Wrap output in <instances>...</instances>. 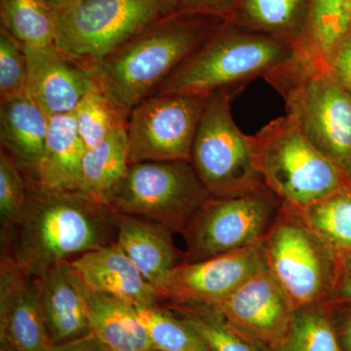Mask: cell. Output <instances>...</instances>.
<instances>
[{
  "label": "cell",
  "instance_id": "19",
  "mask_svg": "<svg viewBox=\"0 0 351 351\" xmlns=\"http://www.w3.org/2000/svg\"><path fill=\"white\" fill-rule=\"evenodd\" d=\"M117 244L154 287L168 272L184 262V254L173 240L174 233L165 226L117 212Z\"/></svg>",
  "mask_w": 351,
  "mask_h": 351
},
{
  "label": "cell",
  "instance_id": "13",
  "mask_svg": "<svg viewBox=\"0 0 351 351\" xmlns=\"http://www.w3.org/2000/svg\"><path fill=\"white\" fill-rule=\"evenodd\" d=\"M208 307L260 351H274L283 343L295 311L267 269L252 276L226 299Z\"/></svg>",
  "mask_w": 351,
  "mask_h": 351
},
{
  "label": "cell",
  "instance_id": "38",
  "mask_svg": "<svg viewBox=\"0 0 351 351\" xmlns=\"http://www.w3.org/2000/svg\"><path fill=\"white\" fill-rule=\"evenodd\" d=\"M80 1H83V0H47L51 8H52L55 12L75 5V4Z\"/></svg>",
  "mask_w": 351,
  "mask_h": 351
},
{
  "label": "cell",
  "instance_id": "20",
  "mask_svg": "<svg viewBox=\"0 0 351 351\" xmlns=\"http://www.w3.org/2000/svg\"><path fill=\"white\" fill-rule=\"evenodd\" d=\"M311 3V0H237L223 21L295 51L306 34Z\"/></svg>",
  "mask_w": 351,
  "mask_h": 351
},
{
  "label": "cell",
  "instance_id": "22",
  "mask_svg": "<svg viewBox=\"0 0 351 351\" xmlns=\"http://www.w3.org/2000/svg\"><path fill=\"white\" fill-rule=\"evenodd\" d=\"M86 300L91 334L106 350L144 351L154 348L135 306L88 289Z\"/></svg>",
  "mask_w": 351,
  "mask_h": 351
},
{
  "label": "cell",
  "instance_id": "7",
  "mask_svg": "<svg viewBox=\"0 0 351 351\" xmlns=\"http://www.w3.org/2000/svg\"><path fill=\"white\" fill-rule=\"evenodd\" d=\"M211 197L191 162L147 161L131 164L105 202L117 213L149 219L182 234Z\"/></svg>",
  "mask_w": 351,
  "mask_h": 351
},
{
  "label": "cell",
  "instance_id": "3",
  "mask_svg": "<svg viewBox=\"0 0 351 351\" xmlns=\"http://www.w3.org/2000/svg\"><path fill=\"white\" fill-rule=\"evenodd\" d=\"M294 54L287 44L223 21L156 94L210 98L219 90L241 91L257 78L267 80Z\"/></svg>",
  "mask_w": 351,
  "mask_h": 351
},
{
  "label": "cell",
  "instance_id": "31",
  "mask_svg": "<svg viewBox=\"0 0 351 351\" xmlns=\"http://www.w3.org/2000/svg\"><path fill=\"white\" fill-rule=\"evenodd\" d=\"M29 186L17 164L4 149H0V221L1 239L12 232L22 216Z\"/></svg>",
  "mask_w": 351,
  "mask_h": 351
},
{
  "label": "cell",
  "instance_id": "4",
  "mask_svg": "<svg viewBox=\"0 0 351 351\" xmlns=\"http://www.w3.org/2000/svg\"><path fill=\"white\" fill-rule=\"evenodd\" d=\"M263 184L282 204L297 211L350 186L346 176L286 114L250 136Z\"/></svg>",
  "mask_w": 351,
  "mask_h": 351
},
{
  "label": "cell",
  "instance_id": "9",
  "mask_svg": "<svg viewBox=\"0 0 351 351\" xmlns=\"http://www.w3.org/2000/svg\"><path fill=\"white\" fill-rule=\"evenodd\" d=\"M262 245L267 269L295 309L331 301L339 258L297 214L282 208Z\"/></svg>",
  "mask_w": 351,
  "mask_h": 351
},
{
  "label": "cell",
  "instance_id": "15",
  "mask_svg": "<svg viewBox=\"0 0 351 351\" xmlns=\"http://www.w3.org/2000/svg\"><path fill=\"white\" fill-rule=\"evenodd\" d=\"M0 341L16 351H47L53 345L36 277L6 256L0 260Z\"/></svg>",
  "mask_w": 351,
  "mask_h": 351
},
{
  "label": "cell",
  "instance_id": "25",
  "mask_svg": "<svg viewBox=\"0 0 351 351\" xmlns=\"http://www.w3.org/2000/svg\"><path fill=\"white\" fill-rule=\"evenodd\" d=\"M291 212L297 214L339 260L351 255V184Z\"/></svg>",
  "mask_w": 351,
  "mask_h": 351
},
{
  "label": "cell",
  "instance_id": "5",
  "mask_svg": "<svg viewBox=\"0 0 351 351\" xmlns=\"http://www.w3.org/2000/svg\"><path fill=\"white\" fill-rule=\"evenodd\" d=\"M283 97L287 114L304 137L343 171L351 184V94L330 71L294 56L267 78Z\"/></svg>",
  "mask_w": 351,
  "mask_h": 351
},
{
  "label": "cell",
  "instance_id": "21",
  "mask_svg": "<svg viewBox=\"0 0 351 351\" xmlns=\"http://www.w3.org/2000/svg\"><path fill=\"white\" fill-rule=\"evenodd\" d=\"M86 149L73 112L50 117L36 188L53 191H80Z\"/></svg>",
  "mask_w": 351,
  "mask_h": 351
},
{
  "label": "cell",
  "instance_id": "36",
  "mask_svg": "<svg viewBox=\"0 0 351 351\" xmlns=\"http://www.w3.org/2000/svg\"><path fill=\"white\" fill-rule=\"evenodd\" d=\"M328 306L331 308L341 350L351 351V304Z\"/></svg>",
  "mask_w": 351,
  "mask_h": 351
},
{
  "label": "cell",
  "instance_id": "2",
  "mask_svg": "<svg viewBox=\"0 0 351 351\" xmlns=\"http://www.w3.org/2000/svg\"><path fill=\"white\" fill-rule=\"evenodd\" d=\"M223 21L178 12L159 20L92 69L99 89L130 114L159 91Z\"/></svg>",
  "mask_w": 351,
  "mask_h": 351
},
{
  "label": "cell",
  "instance_id": "8",
  "mask_svg": "<svg viewBox=\"0 0 351 351\" xmlns=\"http://www.w3.org/2000/svg\"><path fill=\"white\" fill-rule=\"evenodd\" d=\"M239 92L219 90L208 99L193 145L191 164L213 197H237L265 188L250 136L232 117V101Z\"/></svg>",
  "mask_w": 351,
  "mask_h": 351
},
{
  "label": "cell",
  "instance_id": "28",
  "mask_svg": "<svg viewBox=\"0 0 351 351\" xmlns=\"http://www.w3.org/2000/svg\"><path fill=\"white\" fill-rule=\"evenodd\" d=\"M135 307L154 348L161 351H211L193 328L164 304Z\"/></svg>",
  "mask_w": 351,
  "mask_h": 351
},
{
  "label": "cell",
  "instance_id": "39",
  "mask_svg": "<svg viewBox=\"0 0 351 351\" xmlns=\"http://www.w3.org/2000/svg\"><path fill=\"white\" fill-rule=\"evenodd\" d=\"M0 351H16V350H11V348H4V346H1V350H0Z\"/></svg>",
  "mask_w": 351,
  "mask_h": 351
},
{
  "label": "cell",
  "instance_id": "37",
  "mask_svg": "<svg viewBox=\"0 0 351 351\" xmlns=\"http://www.w3.org/2000/svg\"><path fill=\"white\" fill-rule=\"evenodd\" d=\"M47 351H108L99 343L93 335L83 337L75 341L63 343H55Z\"/></svg>",
  "mask_w": 351,
  "mask_h": 351
},
{
  "label": "cell",
  "instance_id": "1",
  "mask_svg": "<svg viewBox=\"0 0 351 351\" xmlns=\"http://www.w3.org/2000/svg\"><path fill=\"white\" fill-rule=\"evenodd\" d=\"M117 212L82 191H29L24 211L5 239L1 256L34 277L62 263L115 243Z\"/></svg>",
  "mask_w": 351,
  "mask_h": 351
},
{
  "label": "cell",
  "instance_id": "24",
  "mask_svg": "<svg viewBox=\"0 0 351 351\" xmlns=\"http://www.w3.org/2000/svg\"><path fill=\"white\" fill-rule=\"evenodd\" d=\"M127 127L86 149L80 191L105 202L106 196L125 176L129 166Z\"/></svg>",
  "mask_w": 351,
  "mask_h": 351
},
{
  "label": "cell",
  "instance_id": "35",
  "mask_svg": "<svg viewBox=\"0 0 351 351\" xmlns=\"http://www.w3.org/2000/svg\"><path fill=\"white\" fill-rule=\"evenodd\" d=\"M327 304H351V255L339 260L334 295Z\"/></svg>",
  "mask_w": 351,
  "mask_h": 351
},
{
  "label": "cell",
  "instance_id": "27",
  "mask_svg": "<svg viewBox=\"0 0 351 351\" xmlns=\"http://www.w3.org/2000/svg\"><path fill=\"white\" fill-rule=\"evenodd\" d=\"M274 351H343L330 306L295 309L287 337Z\"/></svg>",
  "mask_w": 351,
  "mask_h": 351
},
{
  "label": "cell",
  "instance_id": "29",
  "mask_svg": "<svg viewBox=\"0 0 351 351\" xmlns=\"http://www.w3.org/2000/svg\"><path fill=\"white\" fill-rule=\"evenodd\" d=\"M73 113L87 149L127 127L129 119V113L115 105L99 88L85 95Z\"/></svg>",
  "mask_w": 351,
  "mask_h": 351
},
{
  "label": "cell",
  "instance_id": "12",
  "mask_svg": "<svg viewBox=\"0 0 351 351\" xmlns=\"http://www.w3.org/2000/svg\"><path fill=\"white\" fill-rule=\"evenodd\" d=\"M265 269L261 242L206 260L180 263L154 289L162 304L212 306Z\"/></svg>",
  "mask_w": 351,
  "mask_h": 351
},
{
  "label": "cell",
  "instance_id": "16",
  "mask_svg": "<svg viewBox=\"0 0 351 351\" xmlns=\"http://www.w3.org/2000/svg\"><path fill=\"white\" fill-rule=\"evenodd\" d=\"M46 328L53 345L91 335L86 293L71 262L36 277Z\"/></svg>",
  "mask_w": 351,
  "mask_h": 351
},
{
  "label": "cell",
  "instance_id": "18",
  "mask_svg": "<svg viewBox=\"0 0 351 351\" xmlns=\"http://www.w3.org/2000/svg\"><path fill=\"white\" fill-rule=\"evenodd\" d=\"M49 119L27 95L0 101V144L17 164L29 189L38 184Z\"/></svg>",
  "mask_w": 351,
  "mask_h": 351
},
{
  "label": "cell",
  "instance_id": "11",
  "mask_svg": "<svg viewBox=\"0 0 351 351\" xmlns=\"http://www.w3.org/2000/svg\"><path fill=\"white\" fill-rule=\"evenodd\" d=\"M208 99L195 95L156 94L138 104L131 110L127 123L129 164L191 162Z\"/></svg>",
  "mask_w": 351,
  "mask_h": 351
},
{
  "label": "cell",
  "instance_id": "32",
  "mask_svg": "<svg viewBox=\"0 0 351 351\" xmlns=\"http://www.w3.org/2000/svg\"><path fill=\"white\" fill-rule=\"evenodd\" d=\"M27 82L25 44L0 25V101L24 96Z\"/></svg>",
  "mask_w": 351,
  "mask_h": 351
},
{
  "label": "cell",
  "instance_id": "14",
  "mask_svg": "<svg viewBox=\"0 0 351 351\" xmlns=\"http://www.w3.org/2000/svg\"><path fill=\"white\" fill-rule=\"evenodd\" d=\"M27 57L25 95L48 117L71 113L85 95L98 88L94 71L66 56L55 44H25Z\"/></svg>",
  "mask_w": 351,
  "mask_h": 351
},
{
  "label": "cell",
  "instance_id": "34",
  "mask_svg": "<svg viewBox=\"0 0 351 351\" xmlns=\"http://www.w3.org/2000/svg\"><path fill=\"white\" fill-rule=\"evenodd\" d=\"M237 0H180L178 13L213 16L223 20Z\"/></svg>",
  "mask_w": 351,
  "mask_h": 351
},
{
  "label": "cell",
  "instance_id": "6",
  "mask_svg": "<svg viewBox=\"0 0 351 351\" xmlns=\"http://www.w3.org/2000/svg\"><path fill=\"white\" fill-rule=\"evenodd\" d=\"M180 0H83L55 12V45L89 69L177 12Z\"/></svg>",
  "mask_w": 351,
  "mask_h": 351
},
{
  "label": "cell",
  "instance_id": "23",
  "mask_svg": "<svg viewBox=\"0 0 351 351\" xmlns=\"http://www.w3.org/2000/svg\"><path fill=\"white\" fill-rule=\"evenodd\" d=\"M351 27V0H311L306 34L295 56L304 66L329 71L337 48Z\"/></svg>",
  "mask_w": 351,
  "mask_h": 351
},
{
  "label": "cell",
  "instance_id": "17",
  "mask_svg": "<svg viewBox=\"0 0 351 351\" xmlns=\"http://www.w3.org/2000/svg\"><path fill=\"white\" fill-rule=\"evenodd\" d=\"M88 290L134 306L160 304L156 289L117 244L101 247L71 261Z\"/></svg>",
  "mask_w": 351,
  "mask_h": 351
},
{
  "label": "cell",
  "instance_id": "10",
  "mask_svg": "<svg viewBox=\"0 0 351 351\" xmlns=\"http://www.w3.org/2000/svg\"><path fill=\"white\" fill-rule=\"evenodd\" d=\"M282 204L269 189L237 197L212 196L182 235L184 262L193 263L261 243L278 219Z\"/></svg>",
  "mask_w": 351,
  "mask_h": 351
},
{
  "label": "cell",
  "instance_id": "33",
  "mask_svg": "<svg viewBox=\"0 0 351 351\" xmlns=\"http://www.w3.org/2000/svg\"><path fill=\"white\" fill-rule=\"evenodd\" d=\"M329 71L332 77L351 94V27L337 48Z\"/></svg>",
  "mask_w": 351,
  "mask_h": 351
},
{
  "label": "cell",
  "instance_id": "40",
  "mask_svg": "<svg viewBox=\"0 0 351 351\" xmlns=\"http://www.w3.org/2000/svg\"><path fill=\"white\" fill-rule=\"evenodd\" d=\"M144 351H161V350H157V348H149V350H144Z\"/></svg>",
  "mask_w": 351,
  "mask_h": 351
},
{
  "label": "cell",
  "instance_id": "30",
  "mask_svg": "<svg viewBox=\"0 0 351 351\" xmlns=\"http://www.w3.org/2000/svg\"><path fill=\"white\" fill-rule=\"evenodd\" d=\"M164 306L193 328L211 351H260L230 329L210 307Z\"/></svg>",
  "mask_w": 351,
  "mask_h": 351
},
{
  "label": "cell",
  "instance_id": "26",
  "mask_svg": "<svg viewBox=\"0 0 351 351\" xmlns=\"http://www.w3.org/2000/svg\"><path fill=\"white\" fill-rule=\"evenodd\" d=\"M0 25L27 45L55 44L56 15L47 0H0Z\"/></svg>",
  "mask_w": 351,
  "mask_h": 351
}]
</instances>
